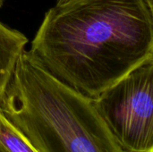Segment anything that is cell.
<instances>
[{
  "label": "cell",
  "mask_w": 153,
  "mask_h": 152,
  "mask_svg": "<svg viewBox=\"0 0 153 152\" xmlns=\"http://www.w3.org/2000/svg\"><path fill=\"white\" fill-rule=\"evenodd\" d=\"M56 78L95 99L153 54L144 0H79L50 8L30 50Z\"/></svg>",
  "instance_id": "obj_1"
},
{
  "label": "cell",
  "mask_w": 153,
  "mask_h": 152,
  "mask_svg": "<svg viewBox=\"0 0 153 152\" xmlns=\"http://www.w3.org/2000/svg\"><path fill=\"white\" fill-rule=\"evenodd\" d=\"M0 110L38 152H124L93 99L20 56Z\"/></svg>",
  "instance_id": "obj_2"
},
{
  "label": "cell",
  "mask_w": 153,
  "mask_h": 152,
  "mask_svg": "<svg viewBox=\"0 0 153 152\" xmlns=\"http://www.w3.org/2000/svg\"><path fill=\"white\" fill-rule=\"evenodd\" d=\"M124 152H153V54L92 99Z\"/></svg>",
  "instance_id": "obj_3"
},
{
  "label": "cell",
  "mask_w": 153,
  "mask_h": 152,
  "mask_svg": "<svg viewBox=\"0 0 153 152\" xmlns=\"http://www.w3.org/2000/svg\"><path fill=\"white\" fill-rule=\"evenodd\" d=\"M28 39L0 22V103L13 75L17 62L25 51Z\"/></svg>",
  "instance_id": "obj_4"
},
{
  "label": "cell",
  "mask_w": 153,
  "mask_h": 152,
  "mask_svg": "<svg viewBox=\"0 0 153 152\" xmlns=\"http://www.w3.org/2000/svg\"><path fill=\"white\" fill-rule=\"evenodd\" d=\"M0 152H38L0 110Z\"/></svg>",
  "instance_id": "obj_5"
},
{
  "label": "cell",
  "mask_w": 153,
  "mask_h": 152,
  "mask_svg": "<svg viewBox=\"0 0 153 152\" xmlns=\"http://www.w3.org/2000/svg\"><path fill=\"white\" fill-rule=\"evenodd\" d=\"M77 1H79V0H56V6H63V5H66V4H72V3H74Z\"/></svg>",
  "instance_id": "obj_6"
},
{
  "label": "cell",
  "mask_w": 153,
  "mask_h": 152,
  "mask_svg": "<svg viewBox=\"0 0 153 152\" xmlns=\"http://www.w3.org/2000/svg\"><path fill=\"white\" fill-rule=\"evenodd\" d=\"M144 2L147 4V7H148L153 19V0H144Z\"/></svg>",
  "instance_id": "obj_7"
},
{
  "label": "cell",
  "mask_w": 153,
  "mask_h": 152,
  "mask_svg": "<svg viewBox=\"0 0 153 152\" xmlns=\"http://www.w3.org/2000/svg\"><path fill=\"white\" fill-rule=\"evenodd\" d=\"M4 0H0V7L3 5V4H4Z\"/></svg>",
  "instance_id": "obj_8"
}]
</instances>
